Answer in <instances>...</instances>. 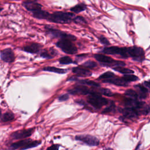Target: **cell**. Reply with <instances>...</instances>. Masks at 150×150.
I'll use <instances>...</instances> for the list:
<instances>
[{
	"instance_id": "1",
	"label": "cell",
	"mask_w": 150,
	"mask_h": 150,
	"mask_svg": "<svg viewBox=\"0 0 150 150\" xmlns=\"http://www.w3.org/2000/svg\"><path fill=\"white\" fill-rule=\"evenodd\" d=\"M75 17L73 13L57 11L50 13L47 21L56 23H69L74 21Z\"/></svg>"
},
{
	"instance_id": "2",
	"label": "cell",
	"mask_w": 150,
	"mask_h": 150,
	"mask_svg": "<svg viewBox=\"0 0 150 150\" xmlns=\"http://www.w3.org/2000/svg\"><path fill=\"white\" fill-rule=\"evenodd\" d=\"M87 101L96 108H100L108 103V101L106 98L102 97L99 93L93 91L89 94Z\"/></svg>"
},
{
	"instance_id": "3",
	"label": "cell",
	"mask_w": 150,
	"mask_h": 150,
	"mask_svg": "<svg viewBox=\"0 0 150 150\" xmlns=\"http://www.w3.org/2000/svg\"><path fill=\"white\" fill-rule=\"evenodd\" d=\"M94 58L104 66H123L125 63L121 61L115 60L112 58L102 54H95Z\"/></svg>"
},
{
	"instance_id": "4",
	"label": "cell",
	"mask_w": 150,
	"mask_h": 150,
	"mask_svg": "<svg viewBox=\"0 0 150 150\" xmlns=\"http://www.w3.org/2000/svg\"><path fill=\"white\" fill-rule=\"evenodd\" d=\"M71 41L69 39H60L56 43V45L66 53L75 54L77 52V48Z\"/></svg>"
},
{
	"instance_id": "5",
	"label": "cell",
	"mask_w": 150,
	"mask_h": 150,
	"mask_svg": "<svg viewBox=\"0 0 150 150\" xmlns=\"http://www.w3.org/2000/svg\"><path fill=\"white\" fill-rule=\"evenodd\" d=\"M45 29L47 34L50 36L56 38H60V39H69L71 40H75L76 37L71 34L67 33L65 32L53 28L49 26H46Z\"/></svg>"
},
{
	"instance_id": "6",
	"label": "cell",
	"mask_w": 150,
	"mask_h": 150,
	"mask_svg": "<svg viewBox=\"0 0 150 150\" xmlns=\"http://www.w3.org/2000/svg\"><path fill=\"white\" fill-rule=\"evenodd\" d=\"M102 52L107 54L120 55L121 57L127 59L129 57L128 47H119L117 46L106 47L102 50Z\"/></svg>"
},
{
	"instance_id": "7",
	"label": "cell",
	"mask_w": 150,
	"mask_h": 150,
	"mask_svg": "<svg viewBox=\"0 0 150 150\" xmlns=\"http://www.w3.org/2000/svg\"><path fill=\"white\" fill-rule=\"evenodd\" d=\"M129 56L133 60L138 62H142L145 59V53L142 48L137 46L128 47Z\"/></svg>"
},
{
	"instance_id": "8",
	"label": "cell",
	"mask_w": 150,
	"mask_h": 150,
	"mask_svg": "<svg viewBox=\"0 0 150 150\" xmlns=\"http://www.w3.org/2000/svg\"><path fill=\"white\" fill-rule=\"evenodd\" d=\"M75 139L91 146H97L99 144V140L96 137L90 135H77Z\"/></svg>"
},
{
	"instance_id": "9",
	"label": "cell",
	"mask_w": 150,
	"mask_h": 150,
	"mask_svg": "<svg viewBox=\"0 0 150 150\" xmlns=\"http://www.w3.org/2000/svg\"><path fill=\"white\" fill-rule=\"evenodd\" d=\"M25 8L31 12H34L42 9V6L37 0H26L22 3Z\"/></svg>"
},
{
	"instance_id": "10",
	"label": "cell",
	"mask_w": 150,
	"mask_h": 150,
	"mask_svg": "<svg viewBox=\"0 0 150 150\" xmlns=\"http://www.w3.org/2000/svg\"><path fill=\"white\" fill-rule=\"evenodd\" d=\"M120 111L123 114L125 117L130 119L137 118L141 114V112L137 109L130 107H125V108H121Z\"/></svg>"
},
{
	"instance_id": "11",
	"label": "cell",
	"mask_w": 150,
	"mask_h": 150,
	"mask_svg": "<svg viewBox=\"0 0 150 150\" xmlns=\"http://www.w3.org/2000/svg\"><path fill=\"white\" fill-rule=\"evenodd\" d=\"M34 128H29L26 129H22L13 132L11 135V137L13 139H21L23 138H26L30 136L33 132Z\"/></svg>"
},
{
	"instance_id": "12",
	"label": "cell",
	"mask_w": 150,
	"mask_h": 150,
	"mask_svg": "<svg viewBox=\"0 0 150 150\" xmlns=\"http://www.w3.org/2000/svg\"><path fill=\"white\" fill-rule=\"evenodd\" d=\"M0 56L1 60L7 63L13 62L15 58L13 52L10 48H6L1 50Z\"/></svg>"
},
{
	"instance_id": "13",
	"label": "cell",
	"mask_w": 150,
	"mask_h": 150,
	"mask_svg": "<svg viewBox=\"0 0 150 150\" xmlns=\"http://www.w3.org/2000/svg\"><path fill=\"white\" fill-rule=\"evenodd\" d=\"M69 94H80V95H86L89 94L91 91H90L86 86L82 85H79L76 86L74 88L72 89H70L68 90Z\"/></svg>"
},
{
	"instance_id": "14",
	"label": "cell",
	"mask_w": 150,
	"mask_h": 150,
	"mask_svg": "<svg viewBox=\"0 0 150 150\" xmlns=\"http://www.w3.org/2000/svg\"><path fill=\"white\" fill-rule=\"evenodd\" d=\"M103 81L104 83H111V84H112L116 86H128L129 83L126 80H125L122 77L118 78L115 76L110 79H105L103 80Z\"/></svg>"
},
{
	"instance_id": "15",
	"label": "cell",
	"mask_w": 150,
	"mask_h": 150,
	"mask_svg": "<svg viewBox=\"0 0 150 150\" xmlns=\"http://www.w3.org/2000/svg\"><path fill=\"white\" fill-rule=\"evenodd\" d=\"M42 48V46L36 43H31L23 47V50L30 53H38Z\"/></svg>"
},
{
	"instance_id": "16",
	"label": "cell",
	"mask_w": 150,
	"mask_h": 150,
	"mask_svg": "<svg viewBox=\"0 0 150 150\" xmlns=\"http://www.w3.org/2000/svg\"><path fill=\"white\" fill-rule=\"evenodd\" d=\"M72 71L75 74L81 77H88L92 75V73L86 69L82 68L81 67H75L72 69Z\"/></svg>"
},
{
	"instance_id": "17",
	"label": "cell",
	"mask_w": 150,
	"mask_h": 150,
	"mask_svg": "<svg viewBox=\"0 0 150 150\" xmlns=\"http://www.w3.org/2000/svg\"><path fill=\"white\" fill-rule=\"evenodd\" d=\"M57 54V50H56L53 48H50L49 50L47 49H44L40 52V55L42 57L47 59H50L53 58L55 55Z\"/></svg>"
},
{
	"instance_id": "18",
	"label": "cell",
	"mask_w": 150,
	"mask_h": 150,
	"mask_svg": "<svg viewBox=\"0 0 150 150\" xmlns=\"http://www.w3.org/2000/svg\"><path fill=\"white\" fill-rule=\"evenodd\" d=\"M32 14H33V16L37 19L47 20L48 17L50 15V13H49L48 12H47L46 11L42 10V9H41L37 11L32 12Z\"/></svg>"
},
{
	"instance_id": "19",
	"label": "cell",
	"mask_w": 150,
	"mask_h": 150,
	"mask_svg": "<svg viewBox=\"0 0 150 150\" xmlns=\"http://www.w3.org/2000/svg\"><path fill=\"white\" fill-rule=\"evenodd\" d=\"M30 141H31V139H25V140H22L16 142H14L10 146V148L12 149H16L20 148L21 149L23 148L25 146H26Z\"/></svg>"
},
{
	"instance_id": "20",
	"label": "cell",
	"mask_w": 150,
	"mask_h": 150,
	"mask_svg": "<svg viewBox=\"0 0 150 150\" xmlns=\"http://www.w3.org/2000/svg\"><path fill=\"white\" fill-rule=\"evenodd\" d=\"M135 87L137 89L138 94L139 95V98H145L147 97L148 89L145 88L143 85L138 84L135 86Z\"/></svg>"
},
{
	"instance_id": "21",
	"label": "cell",
	"mask_w": 150,
	"mask_h": 150,
	"mask_svg": "<svg viewBox=\"0 0 150 150\" xmlns=\"http://www.w3.org/2000/svg\"><path fill=\"white\" fill-rule=\"evenodd\" d=\"M43 71H50V72H53L58 74H64L67 73V70L66 69H60L55 67H51V66H47L45 67L43 69Z\"/></svg>"
},
{
	"instance_id": "22",
	"label": "cell",
	"mask_w": 150,
	"mask_h": 150,
	"mask_svg": "<svg viewBox=\"0 0 150 150\" xmlns=\"http://www.w3.org/2000/svg\"><path fill=\"white\" fill-rule=\"evenodd\" d=\"M15 118L14 114L11 112V111H7L3 114V115L1 117V121L2 122H8V121H11L13 120Z\"/></svg>"
},
{
	"instance_id": "23",
	"label": "cell",
	"mask_w": 150,
	"mask_h": 150,
	"mask_svg": "<svg viewBox=\"0 0 150 150\" xmlns=\"http://www.w3.org/2000/svg\"><path fill=\"white\" fill-rule=\"evenodd\" d=\"M86 5L84 4H79L76 5L74 6L70 9V11L74 13H78L81 11H83L86 10Z\"/></svg>"
},
{
	"instance_id": "24",
	"label": "cell",
	"mask_w": 150,
	"mask_h": 150,
	"mask_svg": "<svg viewBox=\"0 0 150 150\" xmlns=\"http://www.w3.org/2000/svg\"><path fill=\"white\" fill-rule=\"evenodd\" d=\"M113 70L120 72V73L124 74H132L134 73V71L132 70H130L127 68H125L122 66H115L113 68Z\"/></svg>"
},
{
	"instance_id": "25",
	"label": "cell",
	"mask_w": 150,
	"mask_h": 150,
	"mask_svg": "<svg viewBox=\"0 0 150 150\" xmlns=\"http://www.w3.org/2000/svg\"><path fill=\"white\" fill-rule=\"evenodd\" d=\"M79 83L80 84H83V85H88L90 86H93V87H100V84L96 81H92V80H79Z\"/></svg>"
},
{
	"instance_id": "26",
	"label": "cell",
	"mask_w": 150,
	"mask_h": 150,
	"mask_svg": "<svg viewBox=\"0 0 150 150\" xmlns=\"http://www.w3.org/2000/svg\"><path fill=\"white\" fill-rule=\"evenodd\" d=\"M125 94L131 98H134V99H138L139 98V95L138 94L137 92H136L135 90H133L132 89H129L127 90L125 92Z\"/></svg>"
},
{
	"instance_id": "27",
	"label": "cell",
	"mask_w": 150,
	"mask_h": 150,
	"mask_svg": "<svg viewBox=\"0 0 150 150\" xmlns=\"http://www.w3.org/2000/svg\"><path fill=\"white\" fill-rule=\"evenodd\" d=\"M60 64H69L71 63H75L76 62H73V60L69 56H63L59 59V60Z\"/></svg>"
},
{
	"instance_id": "28",
	"label": "cell",
	"mask_w": 150,
	"mask_h": 150,
	"mask_svg": "<svg viewBox=\"0 0 150 150\" xmlns=\"http://www.w3.org/2000/svg\"><path fill=\"white\" fill-rule=\"evenodd\" d=\"M40 144H41V142L39 141H31L26 146H25L23 148H22L21 149L23 150V149H27L34 148V147L38 146Z\"/></svg>"
},
{
	"instance_id": "29",
	"label": "cell",
	"mask_w": 150,
	"mask_h": 150,
	"mask_svg": "<svg viewBox=\"0 0 150 150\" xmlns=\"http://www.w3.org/2000/svg\"><path fill=\"white\" fill-rule=\"evenodd\" d=\"M122 78L126 80L128 82H130V81H137L138 80V77H137L135 75H132V74H125L124 75Z\"/></svg>"
},
{
	"instance_id": "30",
	"label": "cell",
	"mask_w": 150,
	"mask_h": 150,
	"mask_svg": "<svg viewBox=\"0 0 150 150\" xmlns=\"http://www.w3.org/2000/svg\"><path fill=\"white\" fill-rule=\"evenodd\" d=\"M97 63L92 60H88L86 62H84V63L82 64V66L88 68V69H93L94 67H96L97 66Z\"/></svg>"
},
{
	"instance_id": "31",
	"label": "cell",
	"mask_w": 150,
	"mask_h": 150,
	"mask_svg": "<svg viewBox=\"0 0 150 150\" xmlns=\"http://www.w3.org/2000/svg\"><path fill=\"white\" fill-rule=\"evenodd\" d=\"M114 76H115V74L112 72L107 71V72H105L103 74H102L98 77V79H108L112 78V77H113Z\"/></svg>"
},
{
	"instance_id": "32",
	"label": "cell",
	"mask_w": 150,
	"mask_h": 150,
	"mask_svg": "<svg viewBox=\"0 0 150 150\" xmlns=\"http://www.w3.org/2000/svg\"><path fill=\"white\" fill-rule=\"evenodd\" d=\"M73 22L76 23H87L86 19L81 16H76Z\"/></svg>"
},
{
	"instance_id": "33",
	"label": "cell",
	"mask_w": 150,
	"mask_h": 150,
	"mask_svg": "<svg viewBox=\"0 0 150 150\" xmlns=\"http://www.w3.org/2000/svg\"><path fill=\"white\" fill-rule=\"evenodd\" d=\"M115 111V105L113 102H111L110 105H108L107 107H106L103 111V112H112Z\"/></svg>"
},
{
	"instance_id": "34",
	"label": "cell",
	"mask_w": 150,
	"mask_h": 150,
	"mask_svg": "<svg viewBox=\"0 0 150 150\" xmlns=\"http://www.w3.org/2000/svg\"><path fill=\"white\" fill-rule=\"evenodd\" d=\"M100 92L102 94H104V95L108 96V97H110V96H112V93L111 92V91L109 89H107V88H101L100 90Z\"/></svg>"
},
{
	"instance_id": "35",
	"label": "cell",
	"mask_w": 150,
	"mask_h": 150,
	"mask_svg": "<svg viewBox=\"0 0 150 150\" xmlns=\"http://www.w3.org/2000/svg\"><path fill=\"white\" fill-rule=\"evenodd\" d=\"M98 39L100 40V42L103 45H105V46H108V45H110V42L108 41V40L105 38L104 36H100L99 38H98Z\"/></svg>"
},
{
	"instance_id": "36",
	"label": "cell",
	"mask_w": 150,
	"mask_h": 150,
	"mask_svg": "<svg viewBox=\"0 0 150 150\" xmlns=\"http://www.w3.org/2000/svg\"><path fill=\"white\" fill-rule=\"evenodd\" d=\"M69 94H62L60 96H59L58 98L60 101H64L67 100L69 99Z\"/></svg>"
},
{
	"instance_id": "37",
	"label": "cell",
	"mask_w": 150,
	"mask_h": 150,
	"mask_svg": "<svg viewBox=\"0 0 150 150\" xmlns=\"http://www.w3.org/2000/svg\"><path fill=\"white\" fill-rule=\"evenodd\" d=\"M59 148V145H52V146H50V147H49V148H48L47 149H57Z\"/></svg>"
},
{
	"instance_id": "38",
	"label": "cell",
	"mask_w": 150,
	"mask_h": 150,
	"mask_svg": "<svg viewBox=\"0 0 150 150\" xmlns=\"http://www.w3.org/2000/svg\"><path fill=\"white\" fill-rule=\"evenodd\" d=\"M144 84V85L145 86H146V87H149L150 88V80L149 81H145Z\"/></svg>"
}]
</instances>
